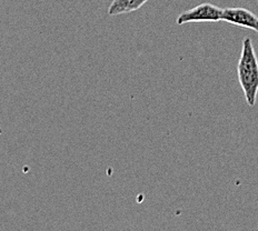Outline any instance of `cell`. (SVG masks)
Listing matches in <instances>:
<instances>
[{"label":"cell","instance_id":"cell-1","mask_svg":"<svg viewBox=\"0 0 258 231\" xmlns=\"http://www.w3.org/2000/svg\"><path fill=\"white\" fill-rule=\"evenodd\" d=\"M237 76L249 107L256 105L258 94V59L250 38H245L237 64Z\"/></svg>","mask_w":258,"mask_h":231},{"label":"cell","instance_id":"cell-2","mask_svg":"<svg viewBox=\"0 0 258 231\" xmlns=\"http://www.w3.org/2000/svg\"><path fill=\"white\" fill-rule=\"evenodd\" d=\"M223 9L212 4H202L181 13L177 17V25L189 23H217L222 20Z\"/></svg>","mask_w":258,"mask_h":231},{"label":"cell","instance_id":"cell-3","mask_svg":"<svg viewBox=\"0 0 258 231\" xmlns=\"http://www.w3.org/2000/svg\"><path fill=\"white\" fill-rule=\"evenodd\" d=\"M222 20L230 25L251 29L258 34V17L246 8L223 9Z\"/></svg>","mask_w":258,"mask_h":231},{"label":"cell","instance_id":"cell-4","mask_svg":"<svg viewBox=\"0 0 258 231\" xmlns=\"http://www.w3.org/2000/svg\"><path fill=\"white\" fill-rule=\"evenodd\" d=\"M147 2L148 0H112L108 8V15L110 17H114V16L136 12Z\"/></svg>","mask_w":258,"mask_h":231}]
</instances>
